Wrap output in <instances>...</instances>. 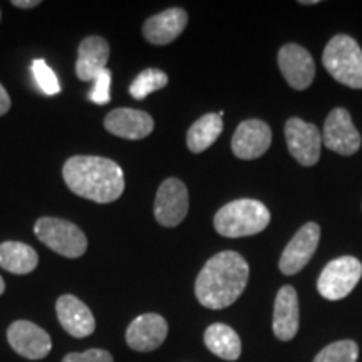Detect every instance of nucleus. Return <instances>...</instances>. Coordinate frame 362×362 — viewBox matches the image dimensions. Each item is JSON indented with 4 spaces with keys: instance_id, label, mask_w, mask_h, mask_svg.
<instances>
[{
    "instance_id": "1",
    "label": "nucleus",
    "mask_w": 362,
    "mask_h": 362,
    "mask_svg": "<svg viewBox=\"0 0 362 362\" xmlns=\"http://www.w3.org/2000/svg\"><path fill=\"white\" fill-rule=\"evenodd\" d=\"M250 269L242 255L226 250L211 257L198 274L194 293L203 307L220 310L237 302L248 284Z\"/></svg>"
},
{
    "instance_id": "2",
    "label": "nucleus",
    "mask_w": 362,
    "mask_h": 362,
    "mask_svg": "<svg viewBox=\"0 0 362 362\" xmlns=\"http://www.w3.org/2000/svg\"><path fill=\"white\" fill-rule=\"evenodd\" d=\"M72 193L96 203H112L124 192V173L110 158L72 156L62 166Z\"/></svg>"
},
{
    "instance_id": "3",
    "label": "nucleus",
    "mask_w": 362,
    "mask_h": 362,
    "mask_svg": "<svg viewBox=\"0 0 362 362\" xmlns=\"http://www.w3.org/2000/svg\"><path fill=\"white\" fill-rule=\"evenodd\" d=\"M270 223V211L264 203L242 198L226 203L216 211L214 225L221 237L238 238L260 233Z\"/></svg>"
},
{
    "instance_id": "4",
    "label": "nucleus",
    "mask_w": 362,
    "mask_h": 362,
    "mask_svg": "<svg viewBox=\"0 0 362 362\" xmlns=\"http://www.w3.org/2000/svg\"><path fill=\"white\" fill-rule=\"evenodd\" d=\"M322 64L337 83L362 89V49L349 35L339 34L329 40L322 54Z\"/></svg>"
},
{
    "instance_id": "5",
    "label": "nucleus",
    "mask_w": 362,
    "mask_h": 362,
    "mask_svg": "<svg viewBox=\"0 0 362 362\" xmlns=\"http://www.w3.org/2000/svg\"><path fill=\"white\" fill-rule=\"evenodd\" d=\"M34 233L45 247L67 259H79L88 250V238L72 221L42 216L35 221Z\"/></svg>"
},
{
    "instance_id": "6",
    "label": "nucleus",
    "mask_w": 362,
    "mask_h": 362,
    "mask_svg": "<svg viewBox=\"0 0 362 362\" xmlns=\"http://www.w3.org/2000/svg\"><path fill=\"white\" fill-rule=\"evenodd\" d=\"M362 277V264L356 257H339L329 262L317 280V291L327 300H341L354 291Z\"/></svg>"
},
{
    "instance_id": "7",
    "label": "nucleus",
    "mask_w": 362,
    "mask_h": 362,
    "mask_svg": "<svg viewBox=\"0 0 362 362\" xmlns=\"http://www.w3.org/2000/svg\"><path fill=\"white\" fill-rule=\"evenodd\" d=\"M285 139L292 158L302 166H312L319 161L322 134L317 126L305 123L300 117H291L285 123Z\"/></svg>"
},
{
    "instance_id": "8",
    "label": "nucleus",
    "mask_w": 362,
    "mask_h": 362,
    "mask_svg": "<svg viewBox=\"0 0 362 362\" xmlns=\"http://www.w3.org/2000/svg\"><path fill=\"white\" fill-rule=\"evenodd\" d=\"M188 189L178 178H168L158 188L155 218L161 226H178L188 215Z\"/></svg>"
},
{
    "instance_id": "9",
    "label": "nucleus",
    "mask_w": 362,
    "mask_h": 362,
    "mask_svg": "<svg viewBox=\"0 0 362 362\" xmlns=\"http://www.w3.org/2000/svg\"><path fill=\"white\" fill-rule=\"evenodd\" d=\"M7 341L17 354L30 361H40L52 349L51 336L30 320H16L7 329Z\"/></svg>"
},
{
    "instance_id": "10",
    "label": "nucleus",
    "mask_w": 362,
    "mask_h": 362,
    "mask_svg": "<svg viewBox=\"0 0 362 362\" xmlns=\"http://www.w3.org/2000/svg\"><path fill=\"white\" fill-rule=\"evenodd\" d=\"M322 141L330 151H336L337 155L351 156L359 151L361 134L352 123L349 111L344 107L330 111L324 124Z\"/></svg>"
},
{
    "instance_id": "11",
    "label": "nucleus",
    "mask_w": 362,
    "mask_h": 362,
    "mask_svg": "<svg viewBox=\"0 0 362 362\" xmlns=\"http://www.w3.org/2000/svg\"><path fill=\"white\" fill-rule=\"evenodd\" d=\"M320 226L317 223H307L302 226L293 238L288 242L280 257L279 269L284 275H296L309 264L319 247Z\"/></svg>"
},
{
    "instance_id": "12",
    "label": "nucleus",
    "mask_w": 362,
    "mask_h": 362,
    "mask_svg": "<svg viewBox=\"0 0 362 362\" xmlns=\"http://www.w3.org/2000/svg\"><path fill=\"white\" fill-rule=\"evenodd\" d=\"M279 67L291 88L304 90L315 78V62L302 45L287 44L279 51Z\"/></svg>"
},
{
    "instance_id": "13",
    "label": "nucleus",
    "mask_w": 362,
    "mask_h": 362,
    "mask_svg": "<svg viewBox=\"0 0 362 362\" xmlns=\"http://www.w3.org/2000/svg\"><path fill=\"white\" fill-rule=\"evenodd\" d=\"M168 336V322L160 314L138 315L126 329V342L133 351L151 352Z\"/></svg>"
},
{
    "instance_id": "14",
    "label": "nucleus",
    "mask_w": 362,
    "mask_h": 362,
    "mask_svg": "<svg viewBox=\"0 0 362 362\" xmlns=\"http://www.w3.org/2000/svg\"><path fill=\"white\" fill-rule=\"evenodd\" d=\"M272 144L269 124L260 119H247L238 124L232 138L233 155L240 160H255L265 155Z\"/></svg>"
},
{
    "instance_id": "15",
    "label": "nucleus",
    "mask_w": 362,
    "mask_h": 362,
    "mask_svg": "<svg viewBox=\"0 0 362 362\" xmlns=\"http://www.w3.org/2000/svg\"><path fill=\"white\" fill-rule=\"evenodd\" d=\"M56 314L59 324L72 337H89L96 330V319H94L93 312L83 300L71 293H64L57 298Z\"/></svg>"
},
{
    "instance_id": "16",
    "label": "nucleus",
    "mask_w": 362,
    "mask_h": 362,
    "mask_svg": "<svg viewBox=\"0 0 362 362\" xmlns=\"http://www.w3.org/2000/svg\"><path fill=\"white\" fill-rule=\"evenodd\" d=\"M104 128L117 138L138 139L146 138L155 129V121L148 112L139 110H131V107H119V110L111 111L104 119Z\"/></svg>"
},
{
    "instance_id": "17",
    "label": "nucleus",
    "mask_w": 362,
    "mask_h": 362,
    "mask_svg": "<svg viewBox=\"0 0 362 362\" xmlns=\"http://www.w3.org/2000/svg\"><path fill=\"white\" fill-rule=\"evenodd\" d=\"M187 24V11L180 7H173L149 17L143 25V35L148 42L155 45H166L180 37Z\"/></svg>"
},
{
    "instance_id": "18",
    "label": "nucleus",
    "mask_w": 362,
    "mask_h": 362,
    "mask_svg": "<svg viewBox=\"0 0 362 362\" xmlns=\"http://www.w3.org/2000/svg\"><path fill=\"white\" fill-rule=\"evenodd\" d=\"M110 59V44L99 35L86 37L79 44L78 61H76V74L81 81H94L99 72L107 69Z\"/></svg>"
},
{
    "instance_id": "19",
    "label": "nucleus",
    "mask_w": 362,
    "mask_h": 362,
    "mask_svg": "<svg viewBox=\"0 0 362 362\" xmlns=\"http://www.w3.org/2000/svg\"><path fill=\"white\" fill-rule=\"evenodd\" d=\"M298 330V298L296 288L285 285L275 297L274 334L280 341H292Z\"/></svg>"
},
{
    "instance_id": "20",
    "label": "nucleus",
    "mask_w": 362,
    "mask_h": 362,
    "mask_svg": "<svg viewBox=\"0 0 362 362\" xmlns=\"http://www.w3.org/2000/svg\"><path fill=\"white\" fill-rule=\"evenodd\" d=\"M39 255L30 245L22 242L0 243V267L16 275L30 274L37 269Z\"/></svg>"
},
{
    "instance_id": "21",
    "label": "nucleus",
    "mask_w": 362,
    "mask_h": 362,
    "mask_svg": "<svg viewBox=\"0 0 362 362\" xmlns=\"http://www.w3.org/2000/svg\"><path fill=\"white\" fill-rule=\"evenodd\" d=\"M205 346L211 354L225 361H237L242 354L238 334L226 324H211L205 330Z\"/></svg>"
},
{
    "instance_id": "22",
    "label": "nucleus",
    "mask_w": 362,
    "mask_h": 362,
    "mask_svg": "<svg viewBox=\"0 0 362 362\" xmlns=\"http://www.w3.org/2000/svg\"><path fill=\"white\" fill-rule=\"evenodd\" d=\"M223 131V117L218 112L202 116L194 121L187 134V146L192 153H202L214 144Z\"/></svg>"
},
{
    "instance_id": "23",
    "label": "nucleus",
    "mask_w": 362,
    "mask_h": 362,
    "mask_svg": "<svg viewBox=\"0 0 362 362\" xmlns=\"http://www.w3.org/2000/svg\"><path fill=\"white\" fill-rule=\"evenodd\" d=\"M168 84V76L160 69H144L139 72L138 78H136L129 86V94L136 101H143L144 98H148L149 94L160 90Z\"/></svg>"
},
{
    "instance_id": "24",
    "label": "nucleus",
    "mask_w": 362,
    "mask_h": 362,
    "mask_svg": "<svg viewBox=\"0 0 362 362\" xmlns=\"http://www.w3.org/2000/svg\"><path fill=\"white\" fill-rule=\"evenodd\" d=\"M359 347L354 341H339L329 344L319 354L314 362H357Z\"/></svg>"
},
{
    "instance_id": "25",
    "label": "nucleus",
    "mask_w": 362,
    "mask_h": 362,
    "mask_svg": "<svg viewBox=\"0 0 362 362\" xmlns=\"http://www.w3.org/2000/svg\"><path fill=\"white\" fill-rule=\"evenodd\" d=\"M35 83L39 84V88L42 89L44 94L47 96H54V94L61 93V84H59L57 76L54 74V71L47 66V62L44 59H35L30 66Z\"/></svg>"
},
{
    "instance_id": "26",
    "label": "nucleus",
    "mask_w": 362,
    "mask_h": 362,
    "mask_svg": "<svg viewBox=\"0 0 362 362\" xmlns=\"http://www.w3.org/2000/svg\"><path fill=\"white\" fill-rule=\"evenodd\" d=\"M111 71L104 69L94 79V89L89 93V99L96 104H107L111 101Z\"/></svg>"
},
{
    "instance_id": "27",
    "label": "nucleus",
    "mask_w": 362,
    "mask_h": 362,
    "mask_svg": "<svg viewBox=\"0 0 362 362\" xmlns=\"http://www.w3.org/2000/svg\"><path fill=\"white\" fill-rule=\"evenodd\" d=\"M62 362H115L111 352L104 349H88L84 352H71Z\"/></svg>"
},
{
    "instance_id": "28",
    "label": "nucleus",
    "mask_w": 362,
    "mask_h": 362,
    "mask_svg": "<svg viewBox=\"0 0 362 362\" xmlns=\"http://www.w3.org/2000/svg\"><path fill=\"white\" fill-rule=\"evenodd\" d=\"M8 110H11V96H8L6 88L0 84V116L6 115Z\"/></svg>"
},
{
    "instance_id": "29",
    "label": "nucleus",
    "mask_w": 362,
    "mask_h": 362,
    "mask_svg": "<svg viewBox=\"0 0 362 362\" xmlns=\"http://www.w3.org/2000/svg\"><path fill=\"white\" fill-rule=\"evenodd\" d=\"M39 0H13L12 6L19 7V8H33L39 6Z\"/></svg>"
},
{
    "instance_id": "30",
    "label": "nucleus",
    "mask_w": 362,
    "mask_h": 362,
    "mask_svg": "<svg viewBox=\"0 0 362 362\" xmlns=\"http://www.w3.org/2000/svg\"><path fill=\"white\" fill-rule=\"evenodd\" d=\"M4 292H6V282H4V279L0 277V296H2Z\"/></svg>"
},
{
    "instance_id": "31",
    "label": "nucleus",
    "mask_w": 362,
    "mask_h": 362,
    "mask_svg": "<svg viewBox=\"0 0 362 362\" xmlns=\"http://www.w3.org/2000/svg\"><path fill=\"white\" fill-rule=\"evenodd\" d=\"M302 6H314V4H319L317 0H304V2H300Z\"/></svg>"
},
{
    "instance_id": "32",
    "label": "nucleus",
    "mask_w": 362,
    "mask_h": 362,
    "mask_svg": "<svg viewBox=\"0 0 362 362\" xmlns=\"http://www.w3.org/2000/svg\"><path fill=\"white\" fill-rule=\"evenodd\" d=\"M0 17H2V12H0Z\"/></svg>"
}]
</instances>
